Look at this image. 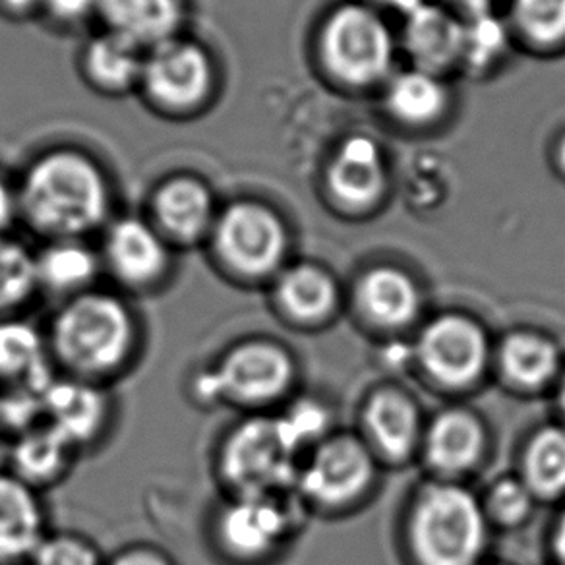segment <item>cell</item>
<instances>
[{"instance_id": "cell-1", "label": "cell", "mask_w": 565, "mask_h": 565, "mask_svg": "<svg viewBox=\"0 0 565 565\" xmlns=\"http://www.w3.org/2000/svg\"><path fill=\"white\" fill-rule=\"evenodd\" d=\"M45 333L61 374L103 385L128 376L146 347V326L134 300L102 285L55 305Z\"/></svg>"}, {"instance_id": "cell-2", "label": "cell", "mask_w": 565, "mask_h": 565, "mask_svg": "<svg viewBox=\"0 0 565 565\" xmlns=\"http://www.w3.org/2000/svg\"><path fill=\"white\" fill-rule=\"evenodd\" d=\"M295 380L291 353L277 341L241 338L186 377V395L198 408H236L262 415L282 399Z\"/></svg>"}, {"instance_id": "cell-3", "label": "cell", "mask_w": 565, "mask_h": 565, "mask_svg": "<svg viewBox=\"0 0 565 565\" xmlns=\"http://www.w3.org/2000/svg\"><path fill=\"white\" fill-rule=\"evenodd\" d=\"M20 207L49 241L84 238L102 227L109 194L102 171L92 159L56 151L40 159L25 177Z\"/></svg>"}, {"instance_id": "cell-4", "label": "cell", "mask_w": 565, "mask_h": 565, "mask_svg": "<svg viewBox=\"0 0 565 565\" xmlns=\"http://www.w3.org/2000/svg\"><path fill=\"white\" fill-rule=\"evenodd\" d=\"M297 456L277 416L241 415L213 446V479L223 495H285L297 484Z\"/></svg>"}, {"instance_id": "cell-5", "label": "cell", "mask_w": 565, "mask_h": 565, "mask_svg": "<svg viewBox=\"0 0 565 565\" xmlns=\"http://www.w3.org/2000/svg\"><path fill=\"white\" fill-rule=\"evenodd\" d=\"M207 241L217 269L238 285L274 281L289 252L281 217L256 202L228 205L217 215Z\"/></svg>"}, {"instance_id": "cell-6", "label": "cell", "mask_w": 565, "mask_h": 565, "mask_svg": "<svg viewBox=\"0 0 565 565\" xmlns=\"http://www.w3.org/2000/svg\"><path fill=\"white\" fill-rule=\"evenodd\" d=\"M411 542L423 565H475L487 542L484 511L465 488L428 487L413 510Z\"/></svg>"}, {"instance_id": "cell-7", "label": "cell", "mask_w": 565, "mask_h": 565, "mask_svg": "<svg viewBox=\"0 0 565 565\" xmlns=\"http://www.w3.org/2000/svg\"><path fill=\"white\" fill-rule=\"evenodd\" d=\"M320 56L326 71L339 84L376 86L392 78L395 40L376 10L345 4L323 24Z\"/></svg>"}, {"instance_id": "cell-8", "label": "cell", "mask_w": 565, "mask_h": 565, "mask_svg": "<svg viewBox=\"0 0 565 565\" xmlns=\"http://www.w3.org/2000/svg\"><path fill=\"white\" fill-rule=\"evenodd\" d=\"M291 523L285 495H223L207 519V541L225 565H259L289 539Z\"/></svg>"}, {"instance_id": "cell-9", "label": "cell", "mask_w": 565, "mask_h": 565, "mask_svg": "<svg viewBox=\"0 0 565 565\" xmlns=\"http://www.w3.org/2000/svg\"><path fill=\"white\" fill-rule=\"evenodd\" d=\"M153 223L117 221L110 225L103 248V271L115 282L113 289L126 297H146L166 289L173 274V252Z\"/></svg>"}, {"instance_id": "cell-10", "label": "cell", "mask_w": 565, "mask_h": 565, "mask_svg": "<svg viewBox=\"0 0 565 565\" xmlns=\"http://www.w3.org/2000/svg\"><path fill=\"white\" fill-rule=\"evenodd\" d=\"M41 415L82 456L109 438L117 420V399L110 385L56 372L41 392Z\"/></svg>"}, {"instance_id": "cell-11", "label": "cell", "mask_w": 565, "mask_h": 565, "mask_svg": "<svg viewBox=\"0 0 565 565\" xmlns=\"http://www.w3.org/2000/svg\"><path fill=\"white\" fill-rule=\"evenodd\" d=\"M141 82L159 105L190 109L212 92V63L204 49L173 38L151 47L148 58H143Z\"/></svg>"}, {"instance_id": "cell-12", "label": "cell", "mask_w": 565, "mask_h": 565, "mask_svg": "<svg viewBox=\"0 0 565 565\" xmlns=\"http://www.w3.org/2000/svg\"><path fill=\"white\" fill-rule=\"evenodd\" d=\"M418 356L426 372L441 384H469L487 366V335L465 316H441L418 339Z\"/></svg>"}, {"instance_id": "cell-13", "label": "cell", "mask_w": 565, "mask_h": 565, "mask_svg": "<svg viewBox=\"0 0 565 565\" xmlns=\"http://www.w3.org/2000/svg\"><path fill=\"white\" fill-rule=\"evenodd\" d=\"M372 472V457L361 441L341 436L316 448L307 467L297 475L295 487L312 502L341 505L366 490Z\"/></svg>"}, {"instance_id": "cell-14", "label": "cell", "mask_w": 565, "mask_h": 565, "mask_svg": "<svg viewBox=\"0 0 565 565\" xmlns=\"http://www.w3.org/2000/svg\"><path fill=\"white\" fill-rule=\"evenodd\" d=\"M387 186L384 151L369 136H351L339 146L328 167V190L339 207L366 212L382 200Z\"/></svg>"}, {"instance_id": "cell-15", "label": "cell", "mask_w": 565, "mask_h": 565, "mask_svg": "<svg viewBox=\"0 0 565 565\" xmlns=\"http://www.w3.org/2000/svg\"><path fill=\"white\" fill-rule=\"evenodd\" d=\"M51 531L43 494L0 469V565H25Z\"/></svg>"}, {"instance_id": "cell-16", "label": "cell", "mask_w": 565, "mask_h": 565, "mask_svg": "<svg viewBox=\"0 0 565 565\" xmlns=\"http://www.w3.org/2000/svg\"><path fill=\"white\" fill-rule=\"evenodd\" d=\"M56 372L45 328L28 315L0 318V392L17 387L43 392Z\"/></svg>"}, {"instance_id": "cell-17", "label": "cell", "mask_w": 565, "mask_h": 565, "mask_svg": "<svg viewBox=\"0 0 565 565\" xmlns=\"http://www.w3.org/2000/svg\"><path fill=\"white\" fill-rule=\"evenodd\" d=\"M79 454L49 424L40 423L10 438L7 471L45 494L71 477Z\"/></svg>"}, {"instance_id": "cell-18", "label": "cell", "mask_w": 565, "mask_h": 565, "mask_svg": "<svg viewBox=\"0 0 565 565\" xmlns=\"http://www.w3.org/2000/svg\"><path fill=\"white\" fill-rule=\"evenodd\" d=\"M215 220L210 190L190 177L167 182L153 198V227L171 246L207 241Z\"/></svg>"}, {"instance_id": "cell-19", "label": "cell", "mask_w": 565, "mask_h": 565, "mask_svg": "<svg viewBox=\"0 0 565 565\" xmlns=\"http://www.w3.org/2000/svg\"><path fill=\"white\" fill-rule=\"evenodd\" d=\"M405 18L403 47L415 68L441 76L461 64L463 22L454 12L424 2Z\"/></svg>"}, {"instance_id": "cell-20", "label": "cell", "mask_w": 565, "mask_h": 565, "mask_svg": "<svg viewBox=\"0 0 565 565\" xmlns=\"http://www.w3.org/2000/svg\"><path fill=\"white\" fill-rule=\"evenodd\" d=\"M40 297L61 305L84 292L99 287L103 274L102 256L84 238L49 241L43 250L35 254Z\"/></svg>"}, {"instance_id": "cell-21", "label": "cell", "mask_w": 565, "mask_h": 565, "mask_svg": "<svg viewBox=\"0 0 565 565\" xmlns=\"http://www.w3.org/2000/svg\"><path fill=\"white\" fill-rule=\"evenodd\" d=\"M97 9L110 33L138 47L173 40L181 24L179 0H99Z\"/></svg>"}, {"instance_id": "cell-22", "label": "cell", "mask_w": 565, "mask_h": 565, "mask_svg": "<svg viewBox=\"0 0 565 565\" xmlns=\"http://www.w3.org/2000/svg\"><path fill=\"white\" fill-rule=\"evenodd\" d=\"M271 300L291 322H318L335 307V285L320 267L310 264L282 267L274 279Z\"/></svg>"}, {"instance_id": "cell-23", "label": "cell", "mask_w": 565, "mask_h": 565, "mask_svg": "<svg viewBox=\"0 0 565 565\" xmlns=\"http://www.w3.org/2000/svg\"><path fill=\"white\" fill-rule=\"evenodd\" d=\"M448 105V87L438 74L413 66L387 79L385 107L403 125H434L444 117Z\"/></svg>"}, {"instance_id": "cell-24", "label": "cell", "mask_w": 565, "mask_h": 565, "mask_svg": "<svg viewBox=\"0 0 565 565\" xmlns=\"http://www.w3.org/2000/svg\"><path fill=\"white\" fill-rule=\"evenodd\" d=\"M484 434L479 420L465 411H448L430 426L426 440V457L434 469L457 475L469 471L479 461Z\"/></svg>"}, {"instance_id": "cell-25", "label": "cell", "mask_w": 565, "mask_h": 565, "mask_svg": "<svg viewBox=\"0 0 565 565\" xmlns=\"http://www.w3.org/2000/svg\"><path fill=\"white\" fill-rule=\"evenodd\" d=\"M364 423L370 438L390 459H405L418 440V413L413 401L395 390L370 397Z\"/></svg>"}, {"instance_id": "cell-26", "label": "cell", "mask_w": 565, "mask_h": 565, "mask_svg": "<svg viewBox=\"0 0 565 565\" xmlns=\"http://www.w3.org/2000/svg\"><path fill=\"white\" fill-rule=\"evenodd\" d=\"M359 300L374 322L390 328L411 322L418 310L415 282L395 267H377L364 275L359 285Z\"/></svg>"}, {"instance_id": "cell-27", "label": "cell", "mask_w": 565, "mask_h": 565, "mask_svg": "<svg viewBox=\"0 0 565 565\" xmlns=\"http://www.w3.org/2000/svg\"><path fill=\"white\" fill-rule=\"evenodd\" d=\"M40 297L35 254L9 236H0V318L28 315Z\"/></svg>"}, {"instance_id": "cell-28", "label": "cell", "mask_w": 565, "mask_h": 565, "mask_svg": "<svg viewBox=\"0 0 565 565\" xmlns=\"http://www.w3.org/2000/svg\"><path fill=\"white\" fill-rule=\"evenodd\" d=\"M557 349L534 333H513L500 349L503 374L525 387L546 384L556 374Z\"/></svg>"}, {"instance_id": "cell-29", "label": "cell", "mask_w": 565, "mask_h": 565, "mask_svg": "<svg viewBox=\"0 0 565 565\" xmlns=\"http://www.w3.org/2000/svg\"><path fill=\"white\" fill-rule=\"evenodd\" d=\"M87 74L107 89H125L141 79L143 58L140 47L115 33L92 41L86 53Z\"/></svg>"}, {"instance_id": "cell-30", "label": "cell", "mask_w": 565, "mask_h": 565, "mask_svg": "<svg viewBox=\"0 0 565 565\" xmlns=\"http://www.w3.org/2000/svg\"><path fill=\"white\" fill-rule=\"evenodd\" d=\"M526 487L541 495L565 490V430L544 428L534 436L525 454Z\"/></svg>"}, {"instance_id": "cell-31", "label": "cell", "mask_w": 565, "mask_h": 565, "mask_svg": "<svg viewBox=\"0 0 565 565\" xmlns=\"http://www.w3.org/2000/svg\"><path fill=\"white\" fill-rule=\"evenodd\" d=\"M510 33L494 10L467 17L463 22V55L461 66L472 72L488 71L508 51Z\"/></svg>"}, {"instance_id": "cell-32", "label": "cell", "mask_w": 565, "mask_h": 565, "mask_svg": "<svg viewBox=\"0 0 565 565\" xmlns=\"http://www.w3.org/2000/svg\"><path fill=\"white\" fill-rule=\"evenodd\" d=\"M511 20L536 47L565 43V0H511Z\"/></svg>"}, {"instance_id": "cell-33", "label": "cell", "mask_w": 565, "mask_h": 565, "mask_svg": "<svg viewBox=\"0 0 565 565\" xmlns=\"http://www.w3.org/2000/svg\"><path fill=\"white\" fill-rule=\"evenodd\" d=\"M105 559L103 550L87 534L51 529L25 565H105Z\"/></svg>"}, {"instance_id": "cell-34", "label": "cell", "mask_w": 565, "mask_h": 565, "mask_svg": "<svg viewBox=\"0 0 565 565\" xmlns=\"http://www.w3.org/2000/svg\"><path fill=\"white\" fill-rule=\"evenodd\" d=\"M275 416L281 426L282 434L287 436V440L297 454L308 444L318 440L328 424L326 411L315 401L308 399L295 401L282 411L281 415Z\"/></svg>"}, {"instance_id": "cell-35", "label": "cell", "mask_w": 565, "mask_h": 565, "mask_svg": "<svg viewBox=\"0 0 565 565\" xmlns=\"http://www.w3.org/2000/svg\"><path fill=\"white\" fill-rule=\"evenodd\" d=\"M533 492L525 482L519 480L503 479L495 482L490 495H488V508L495 521L503 525H515L519 521L529 515Z\"/></svg>"}, {"instance_id": "cell-36", "label": "cell", "mask_w": 565, "mask_h": 565, "mask_svg": "<svg viewBox=\"0 0 565 565\" xmlns=\"http://www.w3.org/2000/svg\"><path fill=\"white\" fill-rule=\"evenodd\" d=\"M105 565H179L166 548L153 542H130L115 550Z\"/></svg>"}, {"instance_id": "cell-37", "label": "cell", "mask_w": 565, "mask_h": 565, "mask_svg": "<svg viewBox=\"0 0 565 565\" xmlns=\"http://www.w3.org/2000/svg\"><path fill=\"white\" fill-rule=\"evenodd\" d=\"M53 17L64 22H76L97 9L99 0H43Z\"/></svg>"}, {"instance_id": "cell-38", "label": "cell", "mask_w": 565, "mask_h": 565, "mask_svg": "<svg viewBox=\"0 0 565 565\" xmlns=\"http://www.w3.org/2000/svg\"><path fill=\"white\" fill-rule=\"evenodd\" d=\"M17 213V200L10 194V190L0 182V236L9 228Z\"/></svg>"}, {"instance_id": "cell-39", "label": "cell", "mask_w": 565, "mask_h": 565, "mask_svg": "<svg viewBox=\"0 0 565 565\" xmlns=\"http://www.w3.org/2000/svg\"><path fill=\"white\" fill-rule=\"evenodd\" d=\"M454 7L463 10L465 17H475L494 9L495 0H449Z\"/></svg>"}, {"instance_id": "cell-40", "label": "cell", "mask_w": 565, "mask_h": 565, "mask_svg": "<svg viewBox=\"0 0 565 565\" xmlns=\"http://www.w3.org/2000/svg\"><path fill=\"white\" fill-rule=\"evenodd\" d=\"M374 2L382 4L385 9L399 10L405 17L424 4V0H374Z\"/></svg>"}, {"instance_id": "cell-41", "label": "cell", "mask_w": 565, "mask_h": 565, "mask_svg": "<svg viewBox=\"0 0 565 565\" xmlns=\"http://www.w3.org/2000/svg\"><path fill=\"white\" fill-rule=\"evenodd\" d=\"M554 548H556L557 562H559L562 565H565V513L556 529V541H554Z\"/></svg>"}, {"instance_id": "cell-42", "label": "cell", "mask_w": 565, "mask_h": 565, "mask_svg": "<svg viewBox=\"0 0 565 565\" xmlns=\"http://www.w3.org/2000/svg\"><path fill=\"white\" fill-rule=\"evenodd\" d=\"M10 10H17V12H25V10H32L33 7H38L43 0H2Z\"/></svg>"}, {"instance_id": "cell-43", "label": "cell", "mask_w": 565, "mask_h": 565, "mask_svg": "<svg viewBox=\"0 0 565 565\" xmlns=\"http://www.w3.org/2000/svg\"><path fill=\"white\" fill-rule=\"evenodd\" d=\"M556 159L559 171L565 174V138L559 141V146H557Z\"/></svg>"}, {"instance_id": "cell-44", "label": "cell", "mask_w": 565, "mask_h": 565, "mask_svg": "<svg viewBox=\"0 0 565 565\" xmlns=\"http://www.w3.org/2000/svg\"><path fill=\"white\" fill-rule=\"evenodd\" d=\"M559 401H562V407H564L565 411V380L564 384H562V392H559Z\"/></svg>"}]
</instances>
